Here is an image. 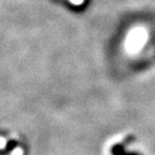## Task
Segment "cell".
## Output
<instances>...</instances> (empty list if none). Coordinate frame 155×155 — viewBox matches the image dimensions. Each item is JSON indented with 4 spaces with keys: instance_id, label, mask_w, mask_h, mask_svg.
<instances>
[{
    "instance_id": "1",
    "label": "cell",
    "mask_w": 155,
    "mask_h": 155,
    "mask_svg": "<svg viewBox=\"0 0 155 155\" xmlns=\"http://www.w3.org/2000/svg\"><path fill=\"white\" fill-rule=\"evenodd\" d=\"M70 1L73 3V5H82L83 1H84V0H70Z\"/></svg>"
}]
</instances>
